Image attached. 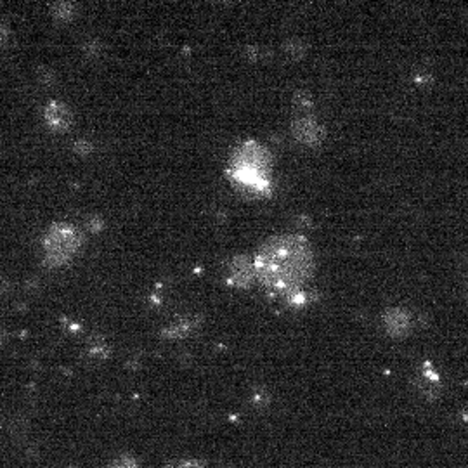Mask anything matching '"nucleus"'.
I'll use <instances>...</instances> for the list:
<instances>
[{"mask_svg": "<svg viewBox=\"0 0 468 468\" xmlns=\"http://www.w3.org/2000/svg\"><path fill=\"white\" fill-rule=\"evenodd\" d=\"M385 326L392 335H404L410 330V316L404 311H389L385 314Z\"/></svg>", "mask_w": 468, "mask_h": 468, "instance_id": "nucleus-6", "label": "nucleus"}, {"mask_svg": "<svg viewBox=\"0 0 468 468\" xmlns=\"http://www.w3.org/2000/svg\"><path fill=\"white\" fill-rule=\"evenodd\" d=\"M293 134H295V137L300 140V143L316 144V143H319V139H321L323 130L319 129V125L314 122V120L304 118V120H298V122L295 123Z\"/></svg>", "mask_w": 468, "mask_h": 468, "instance_id": "nucleus-4", "label": "nucleus"}, {"mask_svg": "<svg viewBox=\"0 0 468 468\" xmlns=\"http://www.w3.org/2000/svg\"><path fill=\"white\" fill-rule=\"evenodd\" d=\"M82 236L72 224H54L47 229L42 241L44 260L47 266L59 267L68 264L79 253Z\"/></svg>", "mask_w": 468, "mask_h": 468, "instance_id": "nucleus-3", "label": "nucleus"}, {"mask_svg": "<svg viewBox=\"0 0 468 468\" xmlns=\"http://www.w3.org/2000/svg\"><path fill=\"white\" fill-rule=\"evenodd\" d=\"M45 120L54 130H65L72 123V113L65 104L51 103L45 108Z\"/></svg>", "mask_w": 468, "mask_h": 468, "instance_id": "nucleus-5", "label": "nucleus"}, {"mask_svg": "<svg viewBox=\"0 0 468 468\" xmlns=\"http://www.w3.org/2000/svg\"><path fill=\"white\" fill-rule=\"evenodd\" d=\"M271 170L269 151L255 140L239 144L229 161L231 179L252 193H264L271 188Z\"/></svg>", "mask_w": 468, "mask_h": 468, "instance_id": "nucleus-2", "label": "nucleus"}, {"mask_svg": "<svg viewBox=\"0 0 468 468\" xmlns=\"http://www.w3.org/2000/svg\"><path fill=\"white\" fill-rule=\"evenodd\" d=\"M255 277L262 287L300 304L304 288L314 274V253L300 234H280L264 243L253 259Z\"/></svg>", "mask_w": 468, "mask_h": 468, "instance_id": "nucleus-1", "label": "nucleus"}, {"mask_svg": "<svg viewBox=\"0 0 468 468\" xmlns=\"http://www.w3.org/2000/svg\"><path fill=\"white\" fill-rule=\"evenodd\" d=\"M175 468H205L203 463L196 462V460H188V462H181Z\"/></svg>", "mask_w": 468, "mask_h": 468, "instance_id": "nucleus-9", "label": "nucleus"}, {"mask_svg": "<svg viewBox=\"0 0 468 468\" xmlns=\"http://www.w3.org/2000/svg\"><path fill=\"white\" fill-rule=\"evenodd\" d=\"M241 266L239 267H231V283H234L236 287H248L253 280H255V269H253V262L248 260H239Z\"/></svg>", "mask_w": 468, "mask_h": 468, "instance_id": "nucleus-7", "label": "nucleus"}, {"mask_svg": "<svg viewBox=\"0 0 468 468\" xmlns=\"http://www.w3.org/2000/svg\"><path fill=\"white\" fill-rule=\"evenodd\" d=\"M6 38H7V28H6V24H3V21L0 19V47L3 45Z\"/></svg>", "mask_w": 468, "mask_h": 468, "instance_id": "nucleus-10", "label": "nucleus"}, {"mask_svg": "<svg viewBox=\"0 0 468 468\" xmlns=\"http://www.w3.org/2000/svg\"><path fill=\"white\" fill-rule=\"evenodd\" d=\"M106 468H139V463L134 456L130 455H122L118 458H115Z\"/></svg>", "mask_w": 468, "mask_h": 468, "instance_id": "nucleus-8", "label": "nucleus"}]
</instances>
